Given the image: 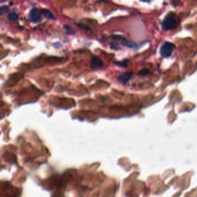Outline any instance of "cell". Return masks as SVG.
I'll return each mask as SVG.
<instances>
[{"instance_id":"10","label":"cell","mask_w":197,"mask_h":197,"mask_svg":"<svg viewBox=\"0 0 197 197\" xmlns=\"http://www.w3.org/2000/svg\"><path fill=\"white\" fill-rule=\"evenodd\" d=\"M64 28L66 30V31H67V32H68V33H69V34H72L73 33V31L72 30V29L69 26H66V25H65V26H64Z\"/></svg>"},{"instance_id":"4","label":"cell","mask_w":197,"mask_h":197,"mask_svg":"<svg viewBox=\"0 0 197 197\" xmlns=\"http://www.w3.org/2000/svg\"><path fill=\"white\" fill-rule=\"evenodd\" d=\"M103 61L99 58V57L96 56H94L92 57L91 61V67L92 68L97 69L99 68L103 67Z\"/></svg>"},{"instance_id":"1","label":"cell","mask_w":197,"mask_h":197,"mask_svg":"<svg viewBox=\"0 0 197 197\" xmlns=\"http://www.w3.org/2000/svg\"><path fill=\"white\" fill-rule=\"evenodd\" d=\"M179 23V18L173 13H168L164 18L162 27L165 30H171L176 28Z\"/></svg>"},{"instance_id":"6","label":"cell","mask_w":197,"mask_h":197,"mask_svg":"<svg viewBox=\"0 0 197 197\" xmlns=\"http://www.w3.org/2000/svg\"><path fill=\"white\" fill-rule=\"evenodd\" d=\"M40 12L41 14H42L43 15L46 16V17L50 18V19H54V16L49 11L45 9H41Z\"/></svg>"},{"instance_id":"9","label":"cell","mask_w":197,"mask_h":197,"mask_svg":"<svg viewBox=\"0 0 197 197\" xmlns=\"http://www.w3.org/2000/svg\"><path fill=\"white\" fill-rule=\"evenodd\" d=\"M18 17V16L17 14L14 13H9L8 16V18L10 20H16Z\"/></svg>"},{"instance_id":"8","label":"cell","mask_w":197,"mask_h":197,"mask_svg":"<svg viewBox=\"0 0 197 197\" xmlns=\"http://www.w3.org/2000/svg\"><path fill=\"white\" fill-rule=\"evenodd\" d=\"M9 11V8L7 6H3L0 7V16L7 13Z\"/></svg>"},{"instance_id":"7","label":"cell","mask_w":197,"mask_h":197,"mask_svg":"<svg viewBox=\"0 0 197 197\" xmlns=\"http://www.w3.org/2000/svg\"><path fill=\"white\" fill-rule=\"evenodd\" d=\"M122 42H123V43L126 46L128 47H134L136 46V43H134L133 42L127 41V40H123Z\"/></svg>"},{"instance_id":"5","label":"cell","mask_w":197,"mask_h":197,"mask_svg":"<svg viewBox=\"0 0 197 197\" xmlns=\"http://www.w3.org/2000/svg\"><path fill=\"white\" fill-rule=\"evenodd\" d=\"M131 75H132V73L130 72L123 73V74L120 75V76L118 78V80L121 83H122L123 84H125L130 79Z\"/></svg>"},{"instance_id":"11","label":"cell","mask_w":197,"mask_h":197,"mask_svg":"<svg viewBox=\"0 0 197 197\" xmlns=\"http://www.w3.org/2000/svg\"><path fill=\"white\" fill-rule=\"evenodd\" d=\"M111 45H112V47H113V49H117V47L119 48L118 45L117 43H111Z\"/></svg>"},{"instance_id":"12","label":"cell","mask_w":197,"mask_h":197,"mask_svg":"<svg viewBox=\"0 0 197 197\" xmlns=\"http://www.w3.org/2000/svg\"><path fill=\"white\" fill-rule=\"evenodd\" d=\"M148 72V70H141L140 72V74H146Z\"/></svg>"},{"instance_id":"2","label":"cell","mask_w":197,"mask_h":197,"mask_svg":"<svg viewBox=\"0 0 197 197\" xmlns=\"http://www.w3.org/2000/svg\"><path fill=\"white\" fill-rule=\"evenodd\" d=\"M175 48V46L169 42H165L160 49V54L163 57H168L170 56Z\"/></svg>"},{"instance_id":"3","label":"cell","mask_w":197,"mask_h":197,"mask_svg":"<svg viewBox=\"0 0 197 197\" xmlns=\"http://www.w3.org/2000/svg\"><path fill=\"white\" fill-rule=\"evenodd\" d=\"M30 20L34 23H38L41 20L40 12L37 9H33L30 13Z\"/></svg>"},{"instance_id":"13","label":"cell","mask_w":197,"mask_h":197,"mask_svg":"<svg viewBox=\"0 0 197 197\" xmlns=\"http://www.w3.org/2000/svg\"><path fill=\"white\" fill-rule=\"evenodd\" d=\"M141 1L142 2H148V1H149L150 0H141Z\"/></svg>"}]
</instances>
